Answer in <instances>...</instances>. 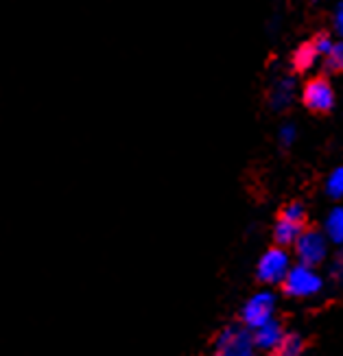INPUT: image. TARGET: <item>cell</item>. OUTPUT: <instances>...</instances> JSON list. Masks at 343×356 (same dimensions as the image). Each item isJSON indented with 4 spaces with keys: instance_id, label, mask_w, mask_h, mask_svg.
I'll use <instances>...</instances> for the list:
<instances>
[{
    "instance_id": "10",
    "label": "cell",
    "mask_w": 343,
    "mask_h": 356,
    "mask_svg": "<svg viewBox=\"0 0 343 356\" xmlns=\"http://www.w3.org/2000/svg\"><path fill=\"white\" fill-rule=\"evenodd\" d=\"M306 343H304V339L300 334H282V339H280V343L276 348L278 354H285V356H295V354H300L304 352Z\"/></svg>"
},
{
    "instance_id": "12",
    "label": "cell",
    "mask_w": 343,
    "mask_h": 356,
    "mask_svg": "<svg viewBox=\"0 0 343 356\" xmlns=\"http://www.w3.org/2000/svg\"><path fill=\"white\" fill-rule=\"evenodd\" d=\"M291 95H293V81L291 79H282L276 90H273V95H271V105L276 107V110H280V107H285L289 105L291 101Z\"/></svg>"
},
{
    "instance_id": "14",
    "label": "cell",
    "mask_w": 343,
    "mask_h": 356,
    "mask_svg": "<svg viewBox=\"0 0 343 356\" xmlns=\"http://www.w3.org/2000/svg\"><path fill=\"white\" fill-rule=\"evenodd\" d=\"M280 216H282V219H289V221H295V223H304L306 212L300 204H289L280 210Z\"/></svg>"
},
{
    "instance_id": "8",
    "label": "cell",
    "mask_w": 343,
    "mask_h": 356,
    "mask_svg": "<svg viewBox=\"0 0 343 356\" xmlns=\"http://www.w3.org/2000/svg\"><path fill=\"white\" fill-rule=\"evenodd\" d=\"M302 229H304V223H295V221H289V219H282V216H280L273 227V241H276V245L287 250V247H291L295 241H298Z\"/></svg>"
},
{
    "instance_id": "19",
    "label": "cell",
    "mask_w": 343,
    "mask_h": 356,
    "mask_svg": "<svg viewBox=\"0 0 343 356\" xmlns=\"http://www.w3.org/2000/svg\"><path fill=\"white\" fill-rule=\"evenodd\" d=\"M337 31H339V35L343 38V3L337 9Z\"/></svg>"
},
{
    "instance_id": "13",
    "label": "cell",
    "mask_w": 343,
    "mask_h": 356,
    "mask_svg": "<svg viewBox=\"0 0 343 356\" xmlns=\"http://www.w3.org/2000/svg\"><path fill=\"white\" fill-rule=\"evenodd\" d=\"M326 64H328V68L330 70H339V72H343V42H339V44H333V49L326 53Z\"/></svg>"
},
{
    "instance_id": "16",
    "label": "cell",
    "mask_w": 343,
    "mask_h": 356,
    "mask_svg": "<svg viewBox=\"0 0 343 356\" xmlns=\"http://www.w3.org/2000/svg\"><path fill=\"white\" fill-rule=\"evenodd\" d=\"M310 44H313L315 46V51H317V55H326V53H328L330 49H333V40L328 38V35H326V33H319L313 42H310Z\"/></svg>"
},
{
    "instance_id": "2",
    "label": "cell",
    "mask_w": 343,
    "mask_h": 356,
    "mask_svg": "<svg viewBox=\"0 0 343 356\" xmlns=\"http://www.w3.org/2000/svg\"><path fill=\"white\" fill-rule=\"evenodd\" d=\"M289 267H291L289 254L285 252V247L276 245L269 252H264V256L258 260L256 275L262 284H282Z\"/></svg>"
},
{
    "instance_id": "3",
    "label": "cell",
    "mask_w": 343,
    "mask_h": 356,
    "mask_svg": "<svg viewBox=\"0 0 343 356\" xmlns=\"http://www.w3.org/2000/svg\"><path fill=\"white\" fill-rule=\"evenodd\" d=\"M282 286H285V293L291 298H308V296H315L321 289V277L310 271L308 265H302L300 262L298 267H289L282 280Z\"/></svg>"
},
{
    "instance_id": "7",
    "label": "cell",
    "mask_w": 343,
    "mask_h": 356,
    "mask_svg": "<svg viewBox=\"0 0 343 356\" xmlns=\"http://www.w3.org/2000/svg\"><path fill=\"white\" fill-rule=\"evenodd\" d=\"M285 330L280 326V321H276L273 317L267 319L264 323H260L258 328L252 330V337H254V348L256 350H262V352H276L280 339H282Z\"/></svg>"
},
{
    "instance_id": "9",
    "label": "cell",
    "mask_w": 343,
    "mask_h": 356,
    "mask_svg": "<svg viewBox=\"0 0 343 356\" xmlns=\"http://www.w3.org/2000/svg\"><path fill=\"white\" fill-rule=\"evenodd\" d=\"M315 59H317V51H315V46L313 44H302L298 51L293 53V68L298 70V72H304L308 70L310 66L315 64Z\"/></svg>"
},
{
    "instance_id": "15",
    "label": "cell",
    "mask_w": 343,
    "mask_h": 356,
    "mask_svg": "<svg viewBox=\"0 0 343 356\" xmlns=\"http://www.w3.org/2000/svg\"><path fill=\"white\" fill-rule=\"evenodd\" d=\"M326 191H328V195H333V197L343 195V166L337 168V171L330 175L328 184H326Z\"/></svg>"
},
{
    "instance_id": "4",
    "label": "cell",
    "mask_w": 343,
    "mask_h": 356,
    "mask_svg": "<svg viewBox=\"0 0 343 356\" xmlns=\"http://www.w3.org/2000/svg\"><path fill=\"white\" fill-rule=\"evenodd\" d=\"M273 311H276V296L271 291H260V293H256V296L249 298L247 304L243 306L241 323L247 326L249 330H254L260 326V323L271 319Z\"/></svg>"
},
{
    "instance_id": "6",
    "label": "cell",
    "mask_w": 343,
    "mask_h": 356,
    "mask_svg": "<svg viewBox=\"0 0 343 356\" xmlns=\"http://www.w3.org/2000/svg\"><path fill=\"white\" fill-rule=\"evenodd\" d=\"M302 99L308 110H313L317 114H326V112H330L335 105V92H333V86L326 79H313L306 83Z\"/></svg>"
},
{
    "instance_id": "18",
    "label": "cell",
    "mask_w": 343,
    "mask_h": 356,
    "mask_svg": "<svg viewBox=\"0 0 343 356\" xmlns=\"http://www.w3.org/2000/svg\"><path fill=\"white\" fill-rule=\"evenodd\" d=\"M333 275H337L339 280L343 282V252H341V256L337 258V262L333 265Z\"/></svg>"
},
{
    "instance_id": "5",
    "label": "cell",
    "mask_w": 343,
    "mask_h": 356,
    "mask_svg": "<svg viewBox=\"0 0 343 356\" xmlns=\"http://www.w3.org/2000/svg\"><path fill=\"white\" fill-rule=\"evenodd\" d=\"M293 247H295V254H298V260L308 267L319 265V262L326 258V252H328L326 238L317 229H302V234L293 243Z\"/></svg>"
},
{
    "instance_id": "11",
    "label": "cell",
    "mask_w": 343,
    "mask_h": 356,
    "mask_svg": "<svg viewBox=\"0 0 343 356\" xmlns=\"http://www.w3.org/2000/svg\"><path fill=\"white\" fill-rule=\"evenodd\" d=\"M326 234L333 243H343V208H335L326 221Z\"/></svg>"
},
{
    "instance_id": "1",
    "label": "cell",
    "mask_w": 343,
    "mask_h": 356,
    "mask_svg": "<svg viewBox=\"0 0 343 356\" xmlns=\"http://www.w3.org/2000/svg\"><path fill=\"white\" fill-rule=\"evenodd\" d=\"M212 350L221 356H249L256 350L252 330L243 323H230L214 337Z\"/></svg>"
},
{
    "instance_id": "17",
    "label": "cell",
    "mask_w": 343,
    "mask_h": 356,
    "mask_svg": "<svg viewBox=\"0 0 343 356\" xmlns=\"http://www.w3.org/2000/svg\"><path fill=\"white\" fill-rule=\"evenodd\" d=\"M293 140H295V127L293 125H285L282 131H280V143H282V147H289Z\"/></svg>"
}]
</instances>
